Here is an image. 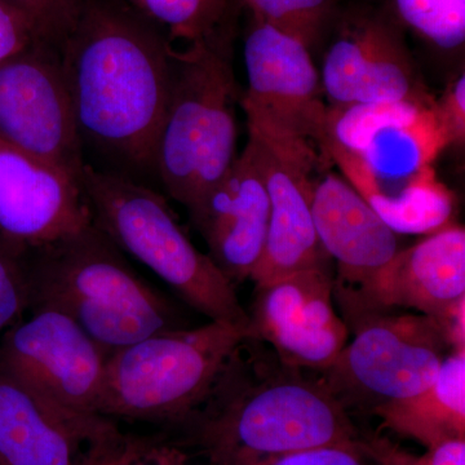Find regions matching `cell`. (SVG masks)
Returning <instances> with one entry per match:
<instances>
[{
    "mask_svg": "<svg viewBox=\"0 0 465 465\" xmlns=\"http://www.w3.org/2000/svg\"><path fill=\"white\" fill-rule=\"evenodd\" d=\"M381 428L430 449L440 440L465 437V349L452 351L430 387L371 412Z\"/></svg>",
    "mask_w": 465,
    "mask_h": 465,
    "instance_id": "cell-20",
    "label": "cell"
},
{
    "mask_svg": "<svg viewBox=\"0 0 465 465\" xmlns=\"http://www.w3.org/2000/svg\"><path fill=\"white\" fill-rule=\"evenodd\" d=\"M269 213L258 146L249 139L222 182L189 210L207 255L234 286L250 280L262 259Z\"/></svg>",
    "mask_w": 465,
    "mask_h": 465,
    "instance_id": "cell-16",
    "label": "cell"
},
{
    "mask_svg": "<svg viewBox=\"0 0 465 465\" xmlns=\"http://www.w3.org/2000/svg\"><path fill=\"white\" fill-rule=\"evenodd\" d=\"M24 255L25 251L0 238V333L23 320L30 308Z\"/></svg>",
    "mask_w": 465,
    "mask_h": 465,
    "instance_id": "cell-26",
    "label": "cell"
},
{
    "mask_svg": "<svg viewBox=\"0 0 465 465\" xmlns=\"http://www.w3.org/2000/svg\"><path fill=\"white\" fill-rule=\"evenodd\" d=\"M30 308L74 321L106 354L185 329L176 304L142 277L94 224L24 255Z\"/></svg>",
    "mask_w": 465,
    "mask_h": 465,
    "instance_id": "cell-3",
    "label": "cell"
},
{
    "mask_svg": "<svg viewBox=\"0 0 465 465\" xmlns=\"http://www.w3.org/2000/svg\"><path fill=\"white\" fill-rule=\"evenodd\" d=\"M353 332L332 365L317 371L349 412L409 399L432 384L451 353L433 318L420 313L372 311L344 321Z\"/></svg>",
    "mask_w": 465,
    "mask_h": 465,
    "instance_id": "cell-9",
    "label": "cell"
},
{
    "mask_svg": "<svg viewBox=\"0 0 465 465\" xmlns=\"http://www.w3.org/2000/svg\"><path fill=\"white\" fill-rule=\"evenodd\" d=\"M0 142L81 177L84 149L56 47L35 42L0 63Z\"/></svg>",
    "mask_w": 465,
    "mask_h": 465,
    "instance_id": "cell-11",
    "label": "cell"
},
{
    "mask_svg": "<svg viewBox=\"0 0 465 465\" xmlns=\"http://www.w3.org/2000/svg\"><path fill=\"white\" fill-rule=\"evenodd\" d=\"M321 84L330 106L430 96L399 29L376 15H361L342 25L324 56Z\"/></svg>",
    "mask_w": 465,
    "mask_h": 465,
    "instance_id": "cell-15",
    "label": "cell"
},
{
    "mask_svg": "<svg viewBox=\"0 0 465 465\" xmlns=\"http://www.w3.org/2000/svg\"><path fill=\"white\" fill-rule=\"evenodd\" d=\"M0 465H2V464H0Z\"/></svg>",
    "mask_w": 465,
    "mask_h": 465,
    "instance_id": "cell-32",
    "label": "cell"
},
{
    "mask_svg": "<svg viewBox=\"0 0 465 465\" xmlns=\"http://www.w3.org/2000/svg\"><path fill=\"white\" fill-rule=\"evenodd\" d=\"M434 112L450 143H463L465 137V75H459L440 100H434Z\"/></svg>",
    "mask_w": 465,
    "mask_h": 465,
    "instance_id": "cell-29",
    "label": "cell"
},
{
    "mask_svg": "<svg viewBox=\"0 0 465 465\" xmlns=\"http://www.w3.org/2000/svg\"><path fill=\"white\" fill-rule=\"evenodd\" d=\"M427 465H465V437L440 440L423 455Z\"/></svg>",
    "mask_w": 465,
    "mask_h": 465,
    "instance_id": "cell-31",
    "label": "cell"
},
{
    "mask_svg": "<svg viewBox=\"0 0 465 465\" xmlns=\"http://www.w3.org/2000/svg\"><path fill=\"white\" fill-rule=\"evenodd\" d=\"M304 371L246 336L203 405L177 428V442L197 449L207 465L357 443L360 432L347 410L320 376Z\"/></svg>",
    "mask_w": 465,
    "mask_h": 465,
    "instance_id": "cell-2",
    "label": "cell"
},
{
    "mask_svg": "<svg viewBox=\"0 0 465 465\" xmlns=\"http://www.w3.org/2000/svg\"><path fill=\"white\" fill-rule=\"evenodd\" d=\"M182 443L163 434L124 432L115 420L94 434L82 449L78 465H189Z\"/></svg>",
    "mask_w": 465,
    "mask_h": 465,
    "instance_id": "cell-21",
    "label": "cell"
},
{
    "mask_svg": "<svg viewBox=\"0 0 465 465\" xmlns=\"http://www.w3.org/2000/svg\"><path fill=\"white\" fill-rule=\"evenodd\" d=\"M155 26L162 27L167 39L186 45L211 41L228 34L229 0H127Z\"/></svg>",
    "mask_w": 465,
    "mask_h": 465,
    "instance_id": "cell-22",
    "label": "cell"
},
{
    "mask_svg": "<svg viewBox=\"0 0 465 465\" xmlns=\"http://www.w3.org/2000/svg\"><path fill=\"white\" fill-rule=\"evenodd\" d=\"M253 21L304 43L317 41L331 9V0H241Z\"/></svg>",
    "mask_w": 465,
    "mask_h": 465,
    "instance_id": "cell-24",
    "label": "cell"
},
{
    "mask_svg": "<svg viewBox=\"0 0 465 465\" xmlns=\"http://www.w3.org/2000/svg\"><path fill=\"white\" fill-rule=\"evenodd\" d=\"M85 439L0 374V464L78 465Z\"/></svg>",
    "mask_w": 465,
    "mask_h": 465,
    "instance_id": "cell-19",
    "label": "cell"
},
{
    "mask_svg": "<svg viewBox=\"0 0 465 465\" xmlns=\"http://www.w3.org/2000/svg\"><path fill=\"white\" fill-rule=\"evenodd\" d=\"M253 142L258 146L271 213L264 251L250 280L260 286L298 272L326 268L324 259L329 255L318 240L312 213L313 170L277 157Z\"/></svg>",
    "mask_w": 465,
    "mask_h": 465,
    "instance_id": "cell-18",
    "label": "cell"
},
{
    "mask_svg": "<svg viewBox=\"0 0 465 465\" xmlns=\"http://www.w3.org/2000/svg\"><path fill=\"white\" fill-rule=\"evenodd\" d=\"M247 314L250 336L298 369L322 371L348 342L347 324L333 307V278L327 268L255 286Z\"/></svg>",
    "mask_w": 465,
    "mask_h": 465,
    "instance_id": "cell-12",
    "label": "cell"
},
{
    "mask_svg": "<svg viewBox=\"0 0 465 465\" xmlns=\"http://www.w3.org/2000/svg\"><path fill=\"white\" fill-rule=\"evenodd\" d=\"M173 43L139 14L88 0L60 48L84 149L133 176L153 173L173 82Z\"/></svg>",
    "mask_w": 465,
    "mask_h": 465,
    "instance_id": "cell-1",
    "label": "cell"
},
{
    "mask_svg": "<svg viewBox=\"0 0 465 465\" xmlns=\"http://www.w3.org/2000/svg\"><path fill=\"white\" fill-rule=\"evenodd\" d=\"M338 300L342 321L372 311L412 309L443 324L465 308V231L448 225L397 255L362 290Z\"/></svg>",
    "mask_w": 465,
    "mask_h": 465,
    "instance_id": "cell-13",
    "label": "cell"
},
{
    "mask_svg": "<svg viewBox=\"0 0 465 465\" xmlns=\"http://www.w3.org/2000/svg\"><path fill=\"white\" fill-rule=\"evenodd\" d=\"M249 326L210 321L171 330L113 351L106 358L100 412L105 418L177 430L213 390Z\"/></svg>",
    "mask_w": 465,
    "mask_h": 465,
    "instance_id": "cell-6",
    "label": "cell"
},
{
    "mask_svg": "<svg viewBox=\"0 0 465 465\" xmlns=\"http://www.w3.org/2000/svg\"><path fill=\"white\" fill-rule=\"evenodd\" d=\"M312 213L318 240L338 266L333 296L362 290L400 251L397 232L338 174L314 183Z\"/></svg>",
    "mask_w": 465,
    "mask_h": 465,
    "instance_id": "cell-17",
    "label": "cell"
},
{
    "mask_svg": "<svg viewBox=\"0 0 465 465\" xmlns=\"http://www.w3.org/2000/svg\"><path fill=\"white\" fill-rule=\"evenodd\" d=\"M39 42L29 18L5 0H0V63Z\"/></svg>",
    "mask_w": 465,
    "mask_h": 465,
    "instance_id": "cell-28",
    "label": "cell"
},
{
    "mask_svg": "<svg viewBox=\"0 0 465 465\" xmlns=\"http://www.w3.org/2000/svg\"><path fill=\"white\" fill-rule=\"evenodd\" d=\"M237 84L228 34L173 48V82L153 173L192 210L237 159Z\"/></svg>",
    "mask_w": 465,
    "mask_h": 465,
    "instance_id": "cell-4",
    "label": "cell"
},
{
    "mask_svg": "<svg viewBox=\"0 0 465 465\" xmlns=\"http://www.w3.org/2000/svg\"><path fill=\"white\" fill-rule=\"evenodd\" d=\"M327 157L372 208L393 200L449 145L432 96L330 106Z\"/></svg>",
    "mask_w": 465,
    "mask_h": 465,
    "instance_id": "cell-7",
    "label": "cell"
},
{
    "mask_svg": "<svg viewBox=\"0 0 465 465\" xmlns=\"http://www.w3.org/2000/svg\"><path fill=\"white\" fill-rule=\"evenodd\" d=\"M358 446L378 465H427L423 457L411 454L379 434H360Z\"/></svg>",
    "mask_w": 465,
    "mask_h": 465,
    "instance_id": "cell-30",
    "label": "cell"
},
{
    "mask_svg": "<svg viewBox=\"0 0 465 465\" xmlns=\"http://www.w3.org/2000/svg\"><path fill=\"white\" fill-rule=\"evenodd\" d=\"M403 26L445 51L465 41V0H391Z\"/></svg>",
    "mask_w": 465,
    "mask_h": 465,
    "instance_id": "cell-23",
    "label": "cell"
},
{
    "mask_svg": "<svg viewBox=\"0 0 465 465\" xmlns=\"http://www.w3.org/2000/svg\"><path fill=\"white\" fill-rule=\"evenodd\" d=\"M20 9L35 30L39 42L60 50L74 29L88 0H5Z\"/></svg>",
    "mask_w": 465,
    "mask_h": 465,
    "instance_id": "cell-25",
    "label": "cell"
},
{
    "mask_svg": "<svg viewBox=\"0 0 465 465\" xmlns=\"http://www.w3.org/2000/svg\"><path fill=\"white\" fill-rule=\"evenodd\" d=\"M82 188L92 224L210 321L249 326L235 286L193 244L166 200L133 176L85 162Z\"/></svg>",
    "mask_w": 465,
    "mask_h": 465,
    "instance_id": "cell-5",
    "label": "cell"
},
{
    "mask_svg": "<svg viewBox=\"0 0 465 465\" xmlns=\"http://www.w3.org/2000/svg\"><path fill=\"white\" fill-rule=\"evenodd\" d=\"M108 354L65 314L32 311L0 341V374L16 382L85 442L113 419L101 415Z\"/></svg>",
    "mask_w": 465,
    "mask_h": 465,
    "instance_id": "cell-10",
    "label": "cell"
},
{
    "mask_svg": "<svg viewBox=\"0 0 465 465\" xmlns=\"http://www.w3.org/2000/svg\"><path fill=\"white\" fill-rule=\"evenodd\" d=\"M92 224L81 177L0 142V238L38 249Z\"/></svg>",
    "mask_w": 465,
    "mask_h": 465,
    "instance_id": "cell-14",
    "label": "cell"
},
{
    "mask_svg": "<svg viewBox=\"0 0 465 465\" xmlns=\"http://www.w3.org/2000/svg\"><path fill=\"white\" fill-rule=\"evenodd\" d=\"M229 465H378L354 445H332L299 450L287 454L274 455Z\"/></svg>",
    "mask_w": 465,
    "mask_h": 465,
    "instance_id": "cell-27",
    "label": "cell"
},
{
    "mask_svg": "<svg viewBox=\"0 0 465 465\" xmlns=\"http://www.w3.org/2000/svg\"><path fill=\"white\" fill-rule=\"evenodd\" d=\"M246 94L242 106L251 139L286 161L314 170L326 154L329 105L304 43L255 23L244 42Z\"/></svg>",
    "mask_w": 465,
    "mask_h": 465,
    "instance_id": "cell-8",
    "label": "cell"
}]
</instances>
